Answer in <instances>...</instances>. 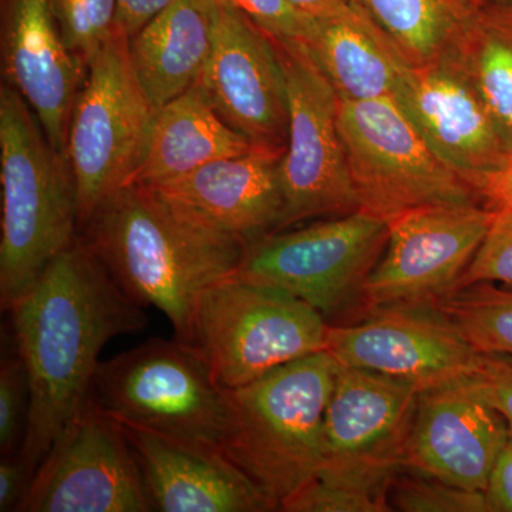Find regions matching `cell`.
Returning a JSON list of instances; mask_svg holds the SVG:
<instances>
[{
    "instance_id": "cell-8",
    "label": "cell",
    "mask_w": 512,
    "mask_h": 512,
    "mask_svg": "<svg viewBox=\"0 0 512 512\" xmlns=\"http://www.w3.org/2000/svg\"><path fill=\"white\" fill-rule=\"evenodd\" d=\"M339 131L360 210L384 221L412 208L481 202L441 160L393 96L339 100Z\"/></svg>"
},
{
    "instance_id": "cell-15",
    "label": "cell",
    "mask_w": 512,
    "mask_h": 512,
    "mask_svg": "<svg viewBox=\"0 0 512 512\" xmlns=\"http://www.w3.org/2000/svg\"><path fill=\"white\" fill-rule=\"evenodd\" d=\"M197 86L218 116L255 146L285 150L288 90L276 43L224 3L218 2L214 43Z\"/></svg>"
},
{
    "instance_id": "cell-19",
    "label": "cell",
    "mask_w": 512,
    "mask_h": 512,
    "mask_svg": "<svg viewBox=\"0 0 512 512\" xmlns=\"http://www.w3.org/2000/svg\"><path fill=\"white\" fill-rule=\"evenodd\" d=\"M284 151L258 147L151 188L198 221L251 244L274 232L281 217Z\"/></svg>"
},
{
    "instance_id": "cell-16",
    "label": "cell",
    "mask_w": 512,
    "mask_h": 512,
    "mask_svg": "<svg viewBox=\"0 0 512 512\" xmlns=\"http://www.w3.org/2000/svg\"><path fill=\"white\" fill-rule=\"evenodd\" d=\"M508 434L476 376L421 390L402 470L484 493Z\"/></svg>"
},
{
    "instance_id": "cell-22",
    "label": "cell",
    "mask_w": 512,
    "mask_h": 512,
    "mask_svg": "<svg viewBox=\"0 0 512 512\" xmlns=\"http://www.w3.org/2000/svg\"><path fill=\"white\" fill-rule=\"evenodd\" d=\"M252 141L228 126L197 84L158 107L143 157L130 184L167 183L221 158L255 150Z\"/></svg>"
},
{
    "instance_id": "cell-39",
    "label": "cell",
    "mask_w": 512,
    "mask_h": 512,
    "mask_svg": "<svg viewBox=\"0 0 512 512\" xmlns=\"http://www.w3.org/2000/svg\"><path fill=\"white\" fill-rule=\"evenodd\" d=\"M473 2H508V3H512V0H473Z\"/></svg>"
},
{
    "instance_id": "cell-3",
    "label": "cell",
    "mask_w": 512,
    "mask_h": 512,
    "mask_svg": "<svg viewBox=\"0 0 512 512\" xmlns=\"http://www.w3.org/2000/svg\"><path fill=\"white\" fill-rule=\"evenodd\" d=\"M0 185V306L8 312L80 235L69 158L8 83L0 87Z\"/></svg>"
},
{
    "instance_id": "cell-33",
    "label": "cell",
    "mask_w": 512,
    "mask_h": 512,
    "mask_svg": "<svg viewBox=\"0 0 512 512\" xmlns=\"http://www.w3.org/2000/svg\"><path fill=\"white\" fill-rule=\"evenodd\" d=\"M474 376L495 409L512 430V356L480 353Z\"/></svg>"
},
{
    "instance_id": "cell-10",
    "label": "cell",
    "mask_w": 512,
    "mask_h": 512,
    "mask_svg": "<svg viewBox=\"0 0 512 512\" xmlns=\"http://www.w3.org/2000/svg\"><path fill=\"white\" fill-rule=\"evenodd\" d=\"M387 238V222L359 210L296 231L269 232L248 245L237 274L284 289L329 319L360 296Z\"/></svg>"
},
{
    "instance_id": "cell-13",
    "label": "cell",
    "mask_w": 512,
    "mask_h": 512,
    "mask_svg": "<svg viewBox=\"0 0 512 512\" xmlns=\"http://www.w3.org/2000/svg\"><path fill=\"white\" fill-rule=\"evenodd\" d=\"M123 429L90 397L40 461L18 512H150Z\"/></svg>"
},
{
    "instance_id": "cell-6",
    "label": "cell",
    "mask_w": 512,
    "mask_h": 512,
    "mask_svg": "<svg viewBox=\"0 0 512 512\" xmlns=\"http://www.w3.org/2000/svg\"><path fill=\"white\" fill-rule=\"evenodd\" d=\"M329 323L292 293L235 274L208 286L192 315L190 345L234 390L326 348Z\"/></svg>"
},
{
    "instance_id": "cell-34",
    "label": "cell",
    "mask_w": 512,
    "mask_h": 512,
    "mask_svg": "<svg viewBox=\"0 0 512 512\" xmlns=\"http://www.w3.org/2000/svg\"><path fill=\"white\" fill-rule=\"evenodd\" d=\"M488 512H512V430L508 434L484 491Z\"/></svg>"
},
{
    "instance_id": "cell-27",
    "label": "cell",
    "mask_w": 512,
    "mask_h": 512,
    "mask_svg": "<svg viewBox=\"0 0 512 512\" xmlns=\"http://www.w3.org/2000/svg\"><path fill=\"white\" fill-rule=\"evenodd\" d=\"M67 49L87 69L119 30L116 0H52Z\"/></svg>"
},
{
    "instance_id": "cell-38",
    "label": "cell",
    "mask_w": 512,
    "mask_h": 512,
    "mask_svg": "<svg viewBox=\"0 0 512 512\" xmlns=\"http://www.w3.org/2000/svg\"><path fill=\"white\" fill-rule=\"evenodd\" d=\"M296 9L311 18H330L352 9L350 0H289Z\"/></svg>"
},
{
    "instance_id": "cell-26",
    "label": "cell",
    "mask_w": 512,
    "mask_h": 512,
    "mask_svg": "<svg viewBox=\"0 0 512 512\" xmlns=\"http://www.w3.org/2000/svg\"><path fill=\"white\" fill-rule=\"evenodd\" d=\"M478 353L512 356V289L480 282L437 302Z\"/></svg>"
},
{
    "instance_id": "cell-1",
    "label": "cell",
    "mask_w": 512,
    "mask_h": 512,
    "mask_svg": "<svg viewBox=\"0 0 512 512\" xmlns=\"http://www.w3.org/2000/svg\"><path fill=\"white\" fill-rule=\"evenodd\" d=\"M8 312L30 383L18 457L35 476L64 427L89 403L101 350L117 336L146 329L148 318L80 239Z\"/></svg>"
},
{
    "instance_id": "cell-21",
    "label": "cell",
    "mask_w": 512,
    "mask_h": 512,
    "mask_svg": "<svg viewBox=\"0 0 512 512\" xmlns=\"http://www.w3.org/2000/svg\"><path fill=\"white\" fill-rule=\"evenodd\" d=\"M217 0H173L130 39L138 79L156 107L200 80L214 43Z\"/></svg>"
},
{
    "instance_id": "cell-25",
    "label": "cell",
    "mask_w": 512,
    "mask_h": 512,
    "mask_svg": "<svg viewBox=\"0 0 512 512\" xmlns=\"http://www.w3.org/2000/svg\"><path fill=\"white\" fill-rule=\"evenodd\" d=\"M407 63L439 57L466 18L468 0H350Z\"/></svg>"
},
{
    "instance_id": "cell-17",
    "label": "cell",
    "mask_w": 512,
    "mask_h": 512,
    "mask_svg": "<svg viewBox=\"0 0 512 512\" xmlns=\"http://www.w3.org/2000/svg\"><path fill=\"white\" fill-rule=\"evenodd\" d=\"M393 97L434 153L468 183L512 160L483 101L446 53L416 66L402 60Z\"/></svg>"
},
{
    "instance_id": "cell-29",
    "label": "cell",
    "mask_w": 512,
    "mask_h": 512,
    "mask_svg": "<svg viewBox=\"0 0 512 512\" xmlns=\"http://www.w3.org/2000/svg\"><path fill=\"white\" fill-rule=\"evenodd\" d=\"M30 410L28 370L18 352L2 359L0 365V453L18 456Z\"/></svg>"
},
{
    "instance_id": "cell-32",
    "label": "cell",
    "mask_w": 512,
    "mask_h": 512,
    "mask_svg": "<svg viewBox=\"0 0 512 512\" xmlns=\"http://www.w3.org/2000/svg\"><path fill=\"white\" fill-rule=\"evenodd\" d=\"M239 10L278 43H308L315 19L289 0H218Z\"/></svg>"
},
{
    "instance_id": "cell-36",
    "label": "cell",
    "mask_w": 512,
    "mask_h": 512,
    "mask_svg": "<svg viewBox=\"0 0 512 512\" xmlns=\"http://www.w3.org/2000/svg\"><path fill=\"white\" fill-rule=\"evenodd\" d=\"M471 185L485 207L495 212L512 211V160L500 170L477 178Z\"/></svg>"
},
{
    "instance_id": "cell-4",
    "label": "cell",
    "mask_w": 512,
    "mask_h": 512,
    "mask_svg": "<svg viewBox=\"0 0 512 512\" xmlns=\"http://www.w3.org/2000/svg\"><path fill=\"white\" fill-rule=\"evenodd\" d=\"M336 369V360L322 350L228 390L231 427L222 453L274 501L278 511L322 467L326 410Z\"/></svg>"
},
{
    "instance_id": "cell-5",
    "label": "cell",
    "mask_w": 512,
    "mask_h": 512,
    "mask_svg": "<svg viewBox=\"0 0 512 512\" xmlns=\"http://www.w3.org/2000/svg\"><path fill=\"white\" fill-rule=\"evenodd\" d=\"M92 399L123 426L205 450L222 453L231 427L228 390L200 350L177 338L150 339L101 362Z\"/></svg>"
},
{
    "instance_id": "cell-37",
    "label": "cell",
    "mask_w": 512,
    "mask_h": 512,
    "mask_svg": "<svg viewBox=\"0 0 512 512\" xmlns=\"http://www.w3.org/2000/svg\"><path fill=\"white\" fill-rule=\"evenodd\" d=\"M116 2L117 25L131 39L173 0H116Z\"/></svg>"
},
{
    "instance_id": "cell-12",
    "label": "cell",
    "mask_w": 512,
    "mask_h": 512,
    "mask_svg": "<svg viewBox=\"0 0 512 512\" xmlns=\"http://www.w3.org/2000/svg\"><path fill=\"white\" fill-rule=\"evenodd\" d=\"M495 211L481 202H443L412 208L387 221L382 258L367 276L360 299L367 309L433 303L456 291L483 245Z\"/></svg>"
},
{
    "instance_id": "cell-28",
    "label": "cell",
    "mask_w": 512,
    "mask_h": 512,
    "mask_svg": "<svg viewBox=\"0 0 512 512\" xmlns=\"http://www.w3.org/2000/svg\"><path fill=\"white\" fill-rule=\"evenodd\" d=\"M386 500L392 511L488 512L484 493L407 470L394 474L387 487Z\"/></svg>"
},
{
    "instance_id": "cell-23",
    "label": "cell",
    "mask_w": 512,
    "mask_h": 512,
    "mask_svg": "<svg viewBox=\"0 0 512 512\" xmlns=\"http://www.w3.org/2000/svg\"><path fill=\"white\" fill-rule=\"evenodd\" d=\"M306 47L339 100L393 96L403 57L355 5L342 15L313 18Z\"/></svg>"
},
{
    "instance_id": "cell-35",
    "label": "cell",
    "mask_w": 512,
    "mask_h": 512,
    "mask_svg": "<svg viewBox=\"0 0 512 512\" xmlns=\"http://www.w3.org/2000/svg\"><path fill=\"white\" fill-rule=\"evenodd\" d=\"M33 473L18 456L0 460V511H18L28 493Z\"/></svg>"
},
{
    "instance_id": "cell-31",
    "label": "cell",
    "mask_w": 512,
    "mask_h": 512,
    "mask_svg": "<svg viewBox=\"0 0 512 512\" xmlns=\"http://www.w3.org/2000/svg\"><path fill=\"white\" fill-rule=\"evenodd\" d=\"M490 282L512 289V211L495 212L483 245L458 282V289Z\"/></svg>"
},
{
    "instance_id": "cell-2",
    "label": "cell",
    "mask_w": 512,
    "mask_h": 512,
    "mask_svg": "<svg viewBox=\"0 0 512 512\" xmlns=\"http://www.w3.org/2000/svg\"><path fill=\"white\" fill-rule=\"evenodd\" d=\"M79 239L134 302L167 316L185 343L201 293L235 274L249 245L140 184L107 198Z\"/></svg>"
},
{
    "instance_id": "cell-18",
    "label": "cell",
    "mask_w": 512,
    "mask_h": 512,
    "mask_svg": "<svg viewBox=\"0 0 512 512\" xmlns=\"http://www.w3.org/2000/svg\"><path fill=\"white\" fill-rule=\"evenodd\" d=\"M2 59L9 86L67 157V128L86 67L67 49L52 0H3Z\"/></svg>"
},
{
    "instance_id": "cell-14",
    "label": "cell",
    "mask_w": 512,
    "mask_h": 512,
    "mask_svg": "<svg viewBox=\"0 0 512 512\" xmlns=\"http://www.w3.org/2000/svg\"><path fill=\"white\" fill-rule=\"evenodd\" d=\"M325 350L339 365L394 377L420 392L474 375L480 360L433 303L379 306L355 325H329Z\"/></svg>"
},
{
    "instance_id": "cell-7",
    "label": "cell",
    "mask_w": 512,
    "mask_h": 512,
    "mask_svg": "<svg viewBox=\"0 0 512 512\" xmlns=\"http://www.w3.org/2000/svg\"><path fill=\"white\" fill-rule=\"evenodd\" d=\"M157 110L134 69L130 37L119 29L87 64L67 128L80 231L107 198L130 184Z\"/></svg>"
},
{
    "instance_id": "cell-9",
    "label": "cell",
    "mask_w": 512,
    "mask_h": 512,
    "mask_svg": "<svg viewBox=\"0 0 512 512\" xmlns=\"http://www.w3.org/2000/svg\"><path fill=\"white\" fill-rule=\"evenodd\" d=\"M275 42V40H274ZM276 43L288 90V141L282 154L284 208L274 232L359 211L339 131V97L303 43Z\"/></svg>"
},
{
    "instance_id": "cell-30",
    "label": "cell",
    "mask_w": 512,
    "mask_h": 512,
    "mask_svg": "<svg viewBox=\"0 0 512 512\" xmlns=\"http://www.w3.org/2000/svg\"><path fill=\"white\" fill-rule=\"evenodd\" d=\"M285 512H387L386 497L315 477L286 498L281 505Z\"/></svg>"
},
{
    "instance_id": "cell-20",
    "label": "cell",
    "mask_w": 512,
    "mask_h": 512,
    "mask_svg": "<svg viewBox=\"0 0 512 512\" xmlns=\"http://www.w3.org/2000/svg\"><path fill=\"white\" fill-rule=\"evenodd\" d=\"M120 426L140 464L153 511H278L274 501L220 451Z\"/></svg>"
},
{
    "instance_id": "cell-24",
    "label": "cell",
    "mask_w": 512,
    "mask_h": 512,
    "mask_svg": "<svg viewBox=\"0 0 512 512\" xmlns=\"http://www.w3.org/2000/svg\"><path fill=\"white\" fill-rule=\"evenodd\" d=\"M468 2L444 53L476 90L512 156V3Z\"/></svg>"
},
{
    "instance_id": "cell-11",
    "label": "cell",
    "mask_w": 512,
    "mask_h": 512,
    "mask_svg": "<svg viewBox=\"0 0 512 512\" xmlns=\"http://www.w3.org/2000/svg\"><path fill=\"white\" fill-rule=\"evenodd\" d=\"M419 393L412 383L338 363L316 477L386 497L402 470Z\"/></svg>"
}]
</instances>
